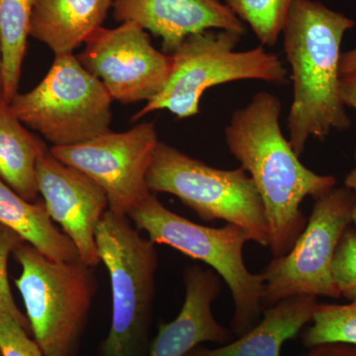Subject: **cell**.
<instances>
[{"label": "cell", "instance_id": "obj_1", "mask_svg": "<svg viewBox=\"0 0 356 356\" xmlns=\"http://www.w3.org/2000/svg\"><path fill=\"white\" fill-rule=\"evenodd\" d=\"M281 110L277 96L259 91L234 112L225 129L229 153L261 195L269 229L267 248L273 257L287 254L305 229L303 201L317 200L337 184L336 177L318 175L300 161L281 130Z\"/></svg>", "mask_w": 356, "mask_h": 356}, {"label": "cell", "instance_id": "obj_2", "mask_svg": "<svg viewBox=\"0 0 356 356\" xmlns=\"http://www.w3.org/2000/svg\"><path fill=\"white\" fill-rule=\"evenodd\" d=\"M355 26L318 0H297L290 9L281 36L293 81L288 140L297 156L310 138L324 140L351 126L341 95V47Z\"/></svg>", "mask_w": 356, "mask_h": 356}, {"label": "cell", "instance_id": "obj_3", "mask_svg": "<svg viewBox=\"0 0 356 356\" xmlns=\"http://www.w3.org/2000/svg\"><path fill=\"white\" fill-rule=\"evenodd\" d=\"M95 242L112 295L111 325L100 356H147L159 266L156 245L142 236L129 217L110 210L96 226Z\"/></svg>", "mask_w": 356, "mask_h": 356}, {"label": "cell", "instance_id": "obj_4", "mask_svg": "<svg viewBox=\"0 0 356 356\" xmlns=\"http://www.w3.org/2000/svg\"><path fill=\"white\" fill-rule=\"evenodd\" d=\"M128 217L156 245L175 248L219 274L235 306L231 321L234 336H243L259 322L264 281L261 273H252L245 266L243 248L252 241L247 229L228 222L221 228L196 224L166 208L152 193Z\"/></svg>", "mask_w": 356, "mask_h": 356}, {"label": "cell", "instance_id": "obj_5", "mask_svg": "<svg viewBox=\"0 0 356 356\" xmlns=\"http://www.w3.org/2000/svg\"><path fill=\"white\" fill-rule=\"evenodd\" d=\"M243 35L227 30H206L191 35L172 54V74L156 97L134 115L137 121L159 110H168L178 119L200 112L206 90L238 81L285 84L289 74L281 58L264 46L236 51Z\"/></svg>", "mask_w": 356, "mask_h": 356}, {"label": "cell", "instance_id": "obj_6", "mask_svg": "<svg viewBox=\"0 0 356 356\" xmlns=\"http://www.w3.org/2000/svg\"><path fill=\"white\" fill-rule=\"evenodd\" d=\"M13 254L21 266L15 285L44 355L77 356L97 291L95 267L51 261L27 243Z\"/></svg>", "mask_w": 356, "mask_h": 356}, {"label": "cell", "instance_id": "obj_7", "mask_svg": "<svg viewBox=\"0 0 356 356\" xmlns=\"http://www.w3.org/2000/svg\"><path fill=\"white\" fill-rule=\"evenodd\" d=\"M149 191L175 196L202 221L217 220L247 229L252 242L268 247L264 203L241 166L220 170L159 142L147 175Z\"/></svg>", "mask_w": 356, "mask_h": 356}, {"label": "cell", "instance_id": "obj_8", "mask_svg": "<svg viewBox=\"0 0 356 356\" xmlns=\"http://www.w3.org/2000/svg\"><path fill=\"white\" fill-rule=\"evenodd\" d=\"M113 102L97 77L74 54L55 56L48 74L32 90L17 93L11 111L51 143L74 146L109 132Z\"/></svg>", "mask_w": 356, "mask_h": 356}, {"label": "cell", "instance_id": "obj_9", "mask_svg": "<svg viewBox=\"0 0 356 356\" xmlns=\"http://www.w3.org/2000/svg\"><path fill=\"white\" fill-rule=\"evenodd\" d=\"M355 195L334 187L316 200L311 216L291 250L273 257L261 273L262 308L298 295L341 298L332 264L344 232L353 225Z\"/></svg>", "mask_w": 356, "mask_h": 356}, {"label": "cell", "instance_id": "obj_10", "mask_svg": "<svg viewBox=\"0 0 356 356\" xmlns=\"http://www.w3.org/2000/svg\"><path fill=\"white\" fill-rule=\"evenodd\" d=\"M159 143L154 124L144 122L126 132L109 131L83 144L50 151L102 187L108 210L128 217L152 193L147 175Z\"/></svg>", "mask_w": 356, "mask_h": 356}, {"label": "cell", "instance_id": "obj_11", "mask_svg": "<svg viewBox=\"0 0 356 356\" xmlns=\"http://www.w3.org/2000/svg\"><path fill=\"white\" fill-rule=\"evenodd\" d=\"M84 44L77 60L123 104L153 99L172 74V56L156 50L137 23L99 28Z\"/></svg>", "mask_w": 356, "mask_h": 356}, {"label": "cell", "instance_id": "obj_12", "mask_svg": "<svg viewBox=\"0 0 356 356\" xmlns=\"http://www.w3.org/2000/svg\"><path fill=\"white\" fill-rule=\"evenodd\" d=\"M36 178L51 221L76 245L81 262L97 266L102 261L95 229L108 210L105 191L84 173L56 159L44 142L37 159Z\"/></svg>", "mask_w": 356, "mask_h": 356}, {"label": "cell", "instance_id": "obj_13", "mask_svg": "<svg viewBox=\"0 0 356 356\" xmlns=\"http://www.w3.org/2000/svg\"><path fill=\"white\" fill-rule=\"evenodd\" d=\"M119 22H135L163 42L172 55L191 35L206 30H227L245 35L248 27L221 0H113Z\"/></svg>", "mask_w": 356, "mask_h": 356}, {"label": "cell", "instance_id": "obj_14", "mask_svg": "<svg viewBox=\"0 0 356 356\" xmlns=\"http://www.w3.org/2000/svg\"><path fill=\"white\" fill-rule=\"evenodd\" d=\"M185 299L175 320L159 325L147 356H184L203 343L224 346L235 339L232 330L220 324L212 304L222 291V278L198 264L185 267Z\"/></svg>", "mask_w": 356, "mask_h": 356}, {"label": "cell", "instance_id": "obj_15", "mask_svg": "<svg viewBox=\"0 0 356 356\" xmlns=\"http://www.w3.org/2000/svg\"><path fill=\"white\" fill-rule=\"evenodd\" d=\"M317 297L298 295L264 309L259 322L231 343L217 348L198 346L184 356H280L283 344L312 322Z\"/></svg>", "mask_w": 356, "mask_h": 356}, {"label": "cell", "instance_id": "obj_16", "mask_svg": "<svg viewBox=\"0 0 356 356\" xmlns=\"http://www.w3.org/2000/svg\"><path fill=\"white\" fill-rule=\"evenodd\" d=\"M113 0H36L29 35L55 56L70 55L102 27Z\"/></svg>", "mask_w": 356, "mask_h": 356}, {"label": "cell", "instance_id": "obj_17", "mask_svg": "<svg viewBox=\"0 0 356 356\" xmlns=\"http://www.w3.org/2000/svg\"><path fill=\"white\" fill-rule=\"evenodd\" d=\"M0 224L13 229L51 261H81L76 245L51 221L44 201L25 200L1 178Z\"/></svg>", "mask_w": 356, "mask_h": 356}, {"label": "cell", "instance_id": "obj_18", "mask_svg": "<svg viewBox=\"0 0 356 356\" xmlns=\"http://www.w3.org/2000/svg\"><path fill=\"white\" fill-rule=\"evenodd\" d=\"M43 140L28 132L0 96V178L29 201L38 202L36 163Z\"/></svg>", "mask_w": 356, "mask_h": 356}, {"label": "cell", "instance_id": "obj_19", "mask_svg": "<svg viewBox=\"0 0 356 356\" xmlns=\"http://www.w3.org/2000/svg\"><path fill=\"white\" fill-rule=\"evenodd\" d=\"M35 3L36 0H0L2 96L7 103L18 93Z\"/></svg>", "mask_w": 356, "mask_h": 356}, {"label": "cell", "instance_id": "obj_20", "mask_svg": "<svg viewBox=\"0 0 356 356\" xmlns=\"http://www.w3.org/2000/svg\"><path fill=\"white\" fill-rule=\"evenodd\" d=\"M311 327L302 334L307 348L325 343L356 346V301L348 304H318Z\"/></svg>", "mask_w": 356, "mask_h": 356}, {"label": "cell", "instance_id": "obj_21", "mask_svg": "<svg viewBox=\"0 0 356 356\" xmlns=\"http://www.w3.org/2000/svg\"><path fill=\"white\" fill-rule=\"evenodd\" d=\"M297 0H225L227 6L252 30L261 46L277 43L288 14Z\"/></svg>", "mask_w": 356, "mask_h": 356}, {"label": "cell", "instance_id": "obj_22", "mask_svg": "<svg viewBox=\"0 0 356 356\" xmlns=\"http://www.w3.org/2000/svg\"><path fill=\"white\" fill-rule=\"evenodd\" d=\"M24 243L16 232L0 224V315L9 316L17 321L26 331L31 332L29 321L14 301L8 280L9 257Z\"/></svg>", "mask_w": 356, "mask_h": 356}, {"label": "cell", "instance_id": "obj_23", "mask_svg": "<svg viewBox=\"0 0 356 356\" xmlns=\"http://www.w3.org/2000/svg\"><path fill=\"white\" fill-rule=\"evenodd\" d=\"M332 274L341 296L356 301V228L348 227L337 247Z\"/></svg>", "mask_w": 356, "mask_h": 356}, {"label": "cell", "instance_id": "obj_24", "mask_svg": "<svg viewBox=\"0 0 356 356\" xmlns=\"http://www.w3.org/2000/svg\"><path fill=\"white\" fill-rule=\"evenodd\" d=\"M0 355L44 356L38 343L30 339L29 332L7 315H0Z\"/></svg>", "mask_w": 356, "mask_h": 356}, {"label": "cell", "instance_id": "obj_25", "mask_svg": "<svg viewBox=\"0 0 356 356\" xmlns=\"http://www.w3.org/2000/svg\"><path fill=\"white\" fill-rule=\"evenodd\" d=\"M300 356H356V346L344 343L320 344Z\"/></svg>", "mask_w": 356, "mask_h": 356}, {"label": "cell", "instance_id": "obj_26", "mask_svg": "<svg viewBox=\"0 0 356 356\" xmlns=\"http://www.w3.org/2000/svg\"><path fill=\"white\" fill-rule=\"evenodd\" d=\"M341 95L344 105L356 112V74L341 76Z\"/></svg>", "mask_w": 356, "mask_h": 356}, {"label": "cell", "instance_id": "obj_27", "mask_svg": "<svg viewBox=\"0 0 356 356\" xmlns=\"http://www.w3.org/2000/svg\"><path fill=\"white\" fill-rule=\"evenodd\" d=\"M353 74H356V47L353 50L343 53L341 60V76Z\"/></svg>", "mask_w": 356, "mask_h": 356}, {"label": "cell", "instance_id": "obj_28", "mask_svg": "<svg viewBox=\"0 0 356 356\" xmlns=\"http://www.w3.org/2000/svg\"><path fill=\"white\" fill-rule=\"evenodd\" d=\"M355 161L356 163V147L355 151ZM344 186L353 191V195H355V204H353V225L356 228V168H353V170L346 175V179H344Z\"/></svg>", "mask_w": 356, "mask_h": 356}, {"label": "cell", "instance_id": "obj_29", "mask_svg": "<svg viewBox=\"0 0 356 356\" xmlns=\"http://www.w3.org/2000/svg\"><path fill=\"white\" fill-rule=\"evenodd\" d=\"M0 89L2 90V55L1 47H0Z\"/></svg>", "mask_w": 356, "mask_h": 356}, {"label": "cell", "instance_id": "obj_30", "mask_svg": "<svg viewBox=\"0 0 356 356\" xmlns=\"http://www.w3.org/2000/svg\"><path fill=\"white\" fill-rule=\"evenodd\" d=\"M1 95H2V90H1V89H0V96H1Z\"/></svg>", "mask_w": 356, "mask_h": 356}, {"label": "cell", "instance_id": "obj_31", "mask_svg": "<svg viewBox=\"0 0 356 356\" xmlns=\"http://www.w3.org/2000/svg\"><path fill=\"white\" fill-rule=\"evenodd\" d=\"M0 356H1V355H0Z\"/></svg>", "mask_w": 356, "mask_h": 356}]
</instances>
